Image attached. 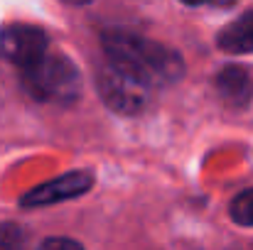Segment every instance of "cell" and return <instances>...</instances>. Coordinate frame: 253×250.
Masks as SVG:
<instances>
[{
    "label": "cell",
    "mask_w": 253,
    "mask_h": 250,
    "mask_svg": "<svg viewBox=\"0 0 253 250\" xmlns=\"http://www.w3.org/2000/svg\"><path fill=\"white\" fill-rule=\"evenodd\" d=\"M103 52L108 57V64L123 69L150 88L177 83L184 76V62L174 49L133 32H106Z\"/></svg>",
    "instance_id": "6da1fadb"
},
{
    "label": "cell",
    "mask_w": 253,
    "mask_h": 250,
    "mask_svg": "<svg viewBox=\"0 0 253 250\" xmlns=\"http://www.w3.org/2000/svg\"><path fill=\"white\" fill-rule=\"evenodd\" d=\"M22 86L35 101L72 103L82 91V74L67 57L47 52L22 69Z\"/></svg>",
    "instance_id": "7a4b0ae2"
},
{
    "label": "cell",
    "mask_w": 253,
    "mask_h": 250,
    "mask_svg": "<svg viewBox=\"0 0 253 250\" xmlns=\"http://www.w3.org/2000/svg\"><path fill=\"white\" fill-rule=\"evenodd\" d=\"M98 93H101V101L121 113V115H138L148 108V101H150V86H145L143 81H138L135 76L126 74L123 69L113 67V64H106L101 71H98Z\"/></svg>",
    "instance_id": "3957f363"
},
{
    "label": "cell",
    "mask_w": 253,
    "mask_h": 250,
    "mask_svg": "<svg viewBox=\"0 0 253 250\" xmlns=\"http://www.w3.org/2000/svg\"><path fill=\"white\" fill-rule=\"evenodd\" d=\"M47 54V35L35 25H7L0 30V59L25 69Z\"/></svg>",
    "instance_id": "277c9868"
},
{
    "label": "cell",
    "mask_w": 253,
    "mask_h": 250,
    "mask_svg": "<svg viewBox=\"0 0 253 250\" xmlns=\"http://www.w3.org/2000/svg\"><path fill=\"white\" fill-rule=\"evenodd\" d=\"M93 186V177L91 172H67L57 179H49L35 189H30L22 196V206L25 209H40V206H52V204H62L77 196H84L86 191Z\"/></svg>",
    "instance_id": "5b68a950"
},
{
    "label": "cell",
    "mask_w": 253,
    "mask_h": 250,
    "mask_svg": "<svg viewBox=\"0 0 253 250\" xmlns=\"http://www.w3.org/2000/svg\"><path fill=\"white\" fill-rule=\"evenodd\" d=\"M216 91L231 108H246L253 101V69L244 64H229L216 74Z\"/></svg>",
    "instance_id": "8992f818"
},
{
    "label": "cell",
    "mask_w": 253,
    "mask_h": 250,
    "mask_svg": "<svg viewBox=\"0 0 253 250\" xmlns=\"http://www.w3.org/2000/svg\"><path fill=\"white\" fill-rule=\"evenodd\" d=\"M219 47L226 54H253V10L244 12L219 32Z\"/></svg>",
    "instance_id": "52a82bcc"
},
{
    "label": "cell",
    "mask_w": 253,
    "mask_h": 250,
    "mask_svg": "<svg viewBox=\"0 0 253 250\" xmlns=\"http://www.w3.org/2000/svg\"><path fill=\"white\" fill-rule=\"evenodd\" d=\"M229 214H231V218H234L239 226L253 228V189L241 191V194L231 201Z\"/></svg>",
    "instance_id": "ba28073f"
},
{
    "label": "cell",
    "mask_w": 253,
    "mask_h": 250,
    "mask_svg": "<svg viewBox=\"0 0 253 250\" xmlns=\"http://www.w3.org/2000/svg\"><path fill=\"white\" fill-rule=\"evenodd\" d=\"M0 250H25V233L17 223H0Z\"/></svg>",
    "instance_id": "9c48e42d"
},
{
    "label": "cell",
    "mask_w": 253,
    "mask_h": 250,
    "mask_svg": "<svg viewBox=\"0 0 253 250\" xmlns=\"http://www.w3.org/2000/svg\"><path fill=\"white\" fill-rule=\"evenodd\" d=\"M37 250H84L82 243L72 241V238H47Z\"/></svg>",
    "instance_id": "30bf717a"
},
{
    "label": "cell",
    "mask_w": 253,
    "mask_h": 250,
    "mask_svg": "<svg viewBox=\"0 0 253 250\" xmlns=\"http://www.w3.org/2000/svg\"><path fill=\"white\" fill-rule=\"evenodd\" d=\"M64 2H69V5H88L91 0H64Z\"/></svg>",
    "instance_id": "8fae6325"
},
{
    "label": "cell",
    "mask_w": 253,
    "mask_h": 250,
    "mask_svg": "<svg viewBox=\"0 0 253 250\" xmlns=\"http://www.w3.org/2000/svg\"><path fill=\"white\" fill-rule=\"evenodd\" d=\"M182 2H187V5H202V2H211V0H182Z\"/></svg>",
    "instance_id": "7c38bea8"
}]
</instances>
